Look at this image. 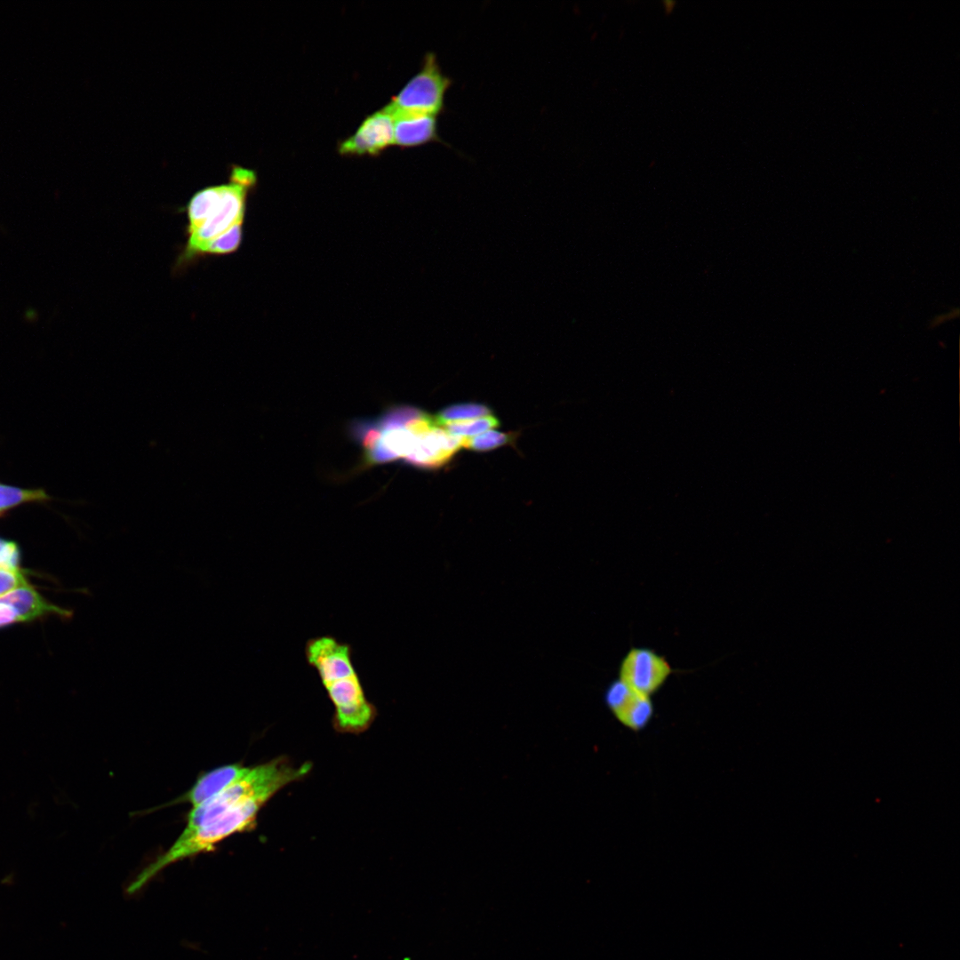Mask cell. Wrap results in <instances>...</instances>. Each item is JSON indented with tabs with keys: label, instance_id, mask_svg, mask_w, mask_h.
Wrapping results in <instances>:
<instances>
[{
	"label": "cell",
	"instance_id": "1",
	"mask_svg": "<svg viewBox=\"0 0 960 960\" xmlns=\"http://www.w3.org/2000/svg\"><path fill=\"white\" fill-rule=\"evenodd\" d=\"M308 664L317 673L334 706L333 724L340 732L367 730L377 716L367 699L352 660V647L331 635L309 638L305 644Z\"/></svg>",
	"mask_w": 960,
	"mask_h": 960
},
{
	"label": "cell",
	"instance_id": "2",
	"mask_svg": "<svg viewBox=\"0 0 960 960\" xmlns=\"http://www.w3.org/2000/svg\"><path fill=\"white\" fill-rule=\"evenodd\" d=\"M434 422L435 417L418 408L396 405L376 419L356 423L352 434L367 465L406 463L422 433Z\"/></svg>",
	"mask_w": 960,
	"mask_h": 960
},
{
	"label": "cell",
	"instance_id": "3",
	"mask_svg": "<svg viewBox=\"0 0 960 960\" xmlns=\"http://www.w3.org/2000/svg\"><path fill=\"white\" fill-rule=\"evenodd\" d=\"M311 769V764L295 766L284 756L248 769L238 780L220 793L194 806L188 814L187 825L180 836H187L231 805L252 797L268 800L286 785L300 780Z\"/></svg>",
	"mask_w": 960,
	"mask_h": 960
},
{
	"label": "cell",
	"instance_id": "4",
	"mask_svg": "<svg viewBox=\"0 0 960 960\" xmlns=\"http://www.w3.org/2000/svg\"><path fill=\"white\" fill-rule=\"evenodd\" d=\"M452 84V78L443 73L436 54L428 52L420 69L383 108L392 116H437L445 109V95Z\"/></svg>",
	"mask_w": 960,
	"mask_h": 960
},
{
	"label": "cell",
	"instance_id": "5",
	"mask_svg": "<svg viewBox=\"0 0 960 960\" xmlns=\"http://www.w3.org/2000/svg\"><path fill=\"white\" fill-rule=\"evenodd\" d=\"M251 188L229 181L220 185V197L204 223L189 232L185 256L197 255L208 242L222 235L234 225L243 222L245 203Z\"/></svg>",
	"mask_w": 960,
	"mask_h": 960
},
{
	"label": "cell",
	"instance_id": "6",
	"mask_svg": "<svg viewBox=\"0 0 960 960\" xmlns=\"http://www.w3.org/2000/svg\"><path fill=\"white\" fill-rule=\"evenodd\" d=\"M674 673L665 656L647 647H632L620 660L618 678L632 690L651 697Z\"/></svg>",
	"mask_w": 960,
	"mask_h": 960
},
{
	"label": "cell",
	"instance_id": "7",
	"mask_svg": "<svg viewBox=\"0 0 960 960\" xmlns=\"http://www.w3.org/2000/svg\"><path fill=\"white\" fill-rule=\"evenodd\" d=\"M394 145V116L384 108L367 116L356 131L339 142L342 156H377Z\"/></svg>",
	"mask_w": 960,
	"mask_h": 960
},
{
	"label": "cell",
	"instance_id": "8",
	"mask_svg": "<svg viewBox=\"0 0 960 960\" xmlns=\"http://www.w3.org/2000/svg\"><path fill=\"white\" fill-rule=\"evenodd\" d=\"M604 702L614 718L633 732L645 728L653 716L652 698L632 690L619 679L606 688Z\"/></svg>",
	"mask_w": 960,
	"mask_h": 960
},
{
	"label": "cell",
	"instance_id": "9",
	"mask_svg": "<svg viewBox=\"0 0 960 960\" xmlns=\"http://www.w3.org/2000/svg\"><path fill=\"white\" fill-rule=\"evenodd\" d=\"M462 443L463 437L449 434L436 420L423 432L406 463L424 469L438 468L452 459Z\"/></svg>",
	"mask_w": 960,
	"mask_h": 960
},
{
	"label": "cell",
	"instance_id": "10",
	"mask_svg": "<svg viewBox=\"0 0 960 960\" xmlns=\"http://www.w3.org/2000/svg\"><path fill=\"white\" fill-rule=\"evenodd\" d=\"M394 116V145L415 148L431 142L444 143L437 128V116L403 114Z\"/></svg>",
	"mask_w": 960,
	"mask_h": 960
},
{
	"label": "cell",
	"instance_id": "11",
	"mask_svg": "<svg viewBox=\"0 0 960 960\" xmlns=\"http://www.w3.org/2000/svg\"><path fill=\"white\" fill-rule=\"evenodd\" d=\"M248 769L249 767L239 764H232L211 770L198 777L192 788L176 802H186L193 807L196 806L238 780Z\"/></svg>",
	"mask_w": 960,
	"mask_h": 960
},
{
	"label": "cell",
	"instance_id": "12",
	"mask_svg": "<svg viewBox=\"0 0 960 960\" xmlns=\"http://www.w3.org/2000/svg\"><path fill=\"white\" fill-rule=\"evenodd\" d=\"M0 602L12 606L20 621L32 620L46 614L70 617V611L49 604L33 588L27 585L0 597Z\"/></svg>",
	"mask_w": 960,
	"mask_h": 960
},
{
	"label": "cell",
	"instance_id": "13",
	"mask_svg": "<svg viewBox=\"0 0 960 960\" xmlns=\"http://www.w3.org/2000/svg\"><path fill=\"white\" fill-rule=\"evenodd\" d=\"M220 194V185L210 186L197 191L187 205L188 233L200 227L208 218Z\"/></svg>",
	"mask_w": 960,
	"mask_h": 960
},
{
	"label": "cell",
	"instance_id": "14",
	"mask_svg": "<svg viewBox=\"0 0 960 960\" xmlns=\"http://www.w3.org/2000/svg\"><path fill=\"white\" fill-rule=\"evenodd\" d=\"M490 409L481 404L466 403L453 404L443 409L435 416L440 426L447 423L459 422L490 415Z\"/></svg>",
	"mask_w": 960,
	"mask_h": 960
},
{
	"label": "cell",
	"instance_id": "15",
	"mask_svg": "<svg viewBox=\"0 0 960 960\" xmlns=\"http://www.w3.org/2000/svg\"><path fill=\"white\" fill-rule=\"evenodd\" d=\"M243 237V222L234 225L222 235L215 237L205 244L198 252V254H227L235 252L240 245ZM197 254V255H198Z\"/></svg>",
	"mask_w": 960,
	"mask_h": 960
},
{
	"label": "cell",
	"instance_id": "16",
	"mask_svg": "<svg viewBox=\"0 0 960 960\" xmlns=\"http://www.w3.org/2000/svg\"><path fill=\"white\" fill-rule=\"evenodd\" d=\"M498 426L499 420L494 416L488 415L464 421L447 423L442 427L452 436L468 437Z\"/></svg>",
	"mask_w": 960,
	"mask_h": 960
},
{
	"label": "cell",
	"instance_id": "17",
	"mask_svg": "<svg viewBox=\"0 0 960 960\" xmlns=\"http://www.w3.org/2000/svg\"><path fill=\"white\" fill-rule=\"evenodd\" d=\"M47 498L42 490H23L0 484V513L23 502L44 500Z\"/></svg>",
	"mask_w": 960,
	"mask_h": 960
},
{
	"label": "cell",
	"instance_id": "18",
	"mask_svg": "<svg viewBox=\"0 0 960 960\" xmlns=\"http://www.w3.org/2000/svg\"><path fill=\"white\" fill-rule=\"evenodd\" d=\"M511 439L510 434L490 430L478 436L463 437L462 446L477 452H485L505 445Z\"/></svg>",
	"mask_w": 960,
	"mask_h": 960
},
{
	"label": "cell",
	"instance_id": "19",
	"mask_svg": "<svg viewBox=\"0 0 960 960\" xmlns=\"http://www.w3.org/2000/svg\"><path fill=\"white\" fill-rule=\"evenodd\" d=\"M27 585L28 584L19 569L0 566V597Z\"/></svg>",
	"mask_w": 960,
	"mask_h": 960
},
{
	"label": "cell",
	"instance_id": "20",
	"mask_svg": "<svg viewBox=\"0 0 960 960\" xmlns=\"http://www.w3.org/2000/svg\"><path fill=\"white\" fill-rule=\"evenodd\" d=\"M20 551L13 541L0 538V566L19 569Z\"/></svg>",
	"mask_w": 960,
	"mask_h": 960
},
{
	"label": "cell",
	"instance_id": "21",
	"mask_svg": "<svg viewBox=\"0 0 960 960\" xmlns=\"http://www.w3.org/2000/svg\"><path fill=\"white\" fill-rule=\"evenodd\" d=\"M229 181L240 184L252 189L257 183V175L253 170L238 165H232L229 174Z\"/></svg>",
	"mask_w": 960,
	"mask_h": 960
},
{
	"label": "cell",
	"instance_id": "22",
	"mask_svg": "<svg viewBox=\"0 0 960 960\" xmlns=\"http://www.w3.org/2000/svg\"><path fill=\"white\" fill-rule=\"evenodd\" d=\"M20 621L15 609L8 604L0 602V628Z\"/></svg>",
	"mask_w": 960,
	"mask_h": 960
}]
</instances>
